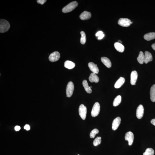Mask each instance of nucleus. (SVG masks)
<instances>
[{"instance_id": "7c9ffc66", "label": "nucleus", "mask_w": 155, "mask_h": 155, "mask_svg": "<svg viewBox=\"0 0 155 155\" xmlns=\"http://www.w3.org/2000/svg\"><path fill=\"white\" fill-rule=\"evenodd\" d=\"M24 128L26 130L28 131L30 130V127L29 125H25L24 127Z\"/></svg>"}, {"instance_id": "1a4fd4ad", "label": "nucleus", "mask_w": 155, "mask_h": 155, "mask_svg": "<svg viewBox=\"0 0 155 155\" xmlns=\"http://www.w3.org/2000/svg\"><path fill=\"white\" fill-rule=\"evenodd\" d=\"M144 114V108L143 105H140L136 110V116L138 119H141L143 117Z\"/></svg>"}, {"instance_id": "f3484780", "label": "nucleus", "mask_w": 155, "mask_h": 155, "mask_svg": "<svg viewBox=\"0 0 155 155\" xmlns=\"http://www.w3.org/2000/svg\"><path fill=\"white\" fill-rule=\"evenodd\" d=\"M89 80L91 82L97 83L99 82V78L96 74L92 73L90 75L89 78Z\"/></svg>"}, {"instance_id": "9b49d317", "label": "nucleus", "mask_w": 155, "mask_h": 155, "mask_svg": "<svg viewBox=\"0 0 155 155\" xmlns=\"http://www.w3.org/2000/svg\"><path fill=\"white\" fill-rule=\"evenodd\" d=\"M121 119L119 117H117L114 119L112 124V129L116 130L118 128L121 123Z\"/></svg>"}, {"instance_id": "a211bd4d", "label": "nucleus", "mask_w": 155, "mask_h": 155, "mask_svg": "<svg viewBox=\"0 0 155 155\" xmlns=\"http://www.w3.org/2000/svg\"><path fill=\"white\" fill-rule=\"evenodd\" d=\"M115 48L120 52H123L124 50V47L122 44L118 42H116L114 44Z\"/></svg>"}, {"instance_id": "72a5a7b5", "label": "nucleus", "mask_w": 155, "mask_h": 155, "mask_svg": "<svg viewBox=\"0 0 155 155\" xmlns=\"http://www.w3.org/2000/svg\"><path fill=\"white\" fill-rule=\"evenodd\" d=\"M151 122L152 124L154 125L155 126V119L151 120Z\"/></svg>"}, {"instance_id": "a878e982", "label": "nucleus", "mask_w": 155, "mask_h": 155, "mask_svg": "<svg viewBox=\"0 0 155 155\" xmlns=\"http://www.w3.org/2000/svg\"><path fill=\"white\" fill-rule=\"evenodd\" d=\"M154 151L152 148H148L146 150L145 152L143 154V155H154Z\"/></svg>"}, {"instance_id": "393cba45", "label": "nucleus", "mask_w": 155, "mask_h": 155, "mask_svg": "<svg viewBox=\"0 0 155 155\" xmlns=\"http://www.w3.org/2000/svg\"><path fill=\"white\" fill-rule=\"evenodd\" d=\"M81 38L80 39V42L81 44H84L86 41V37L85 33L84 31H82L80 32Z\"/></svg>"}, {"instance_id": "6e6552de", "label": "nucleus", "mask_w": 155, "mask_h": 155, "mask_svg": "<svg viewBox=\"0 0 155 155\" xmlns=\"http://www.w3.org/2000/svg\"><path fill=\"white\" fill-rule=\"evenodd\" d=\"M125 140L128 141V145L131 146L133 143L134 139V134L132 132L129 131L127 132L125 134Z\"/></svg>"}, {"instance_id": "f704fd0d", "label": "nucleus", "mask_w": 155, "mask_h": 155, "mask_svg": "<svg viewBox=\"0 0 155 155\" xmlns=\"http://www.w3.org/2000/svg\"><path fill=\"white\" fill-rule=\"evenodd\" d=\"M152 48L155 50V43L153 44L152 45Z\"/></svg>"}, {"instance_id": "aec40b11", "label": "nucleus", "mask_w": 155, "mask_h": 155, "mask_svg": "<svg viewBox=\"0 0 155 155\" xmlns=\"http://www.w3.org/2000/svg\"><path fill=\"white\" fill-rule=\"evenodd\" d=\"M144 38L146 40L149 41L155 38V33L151 32L148 33L144 35Z\"/></svg>"}, {"instance_id": "cd10ccee", "label": "nucleus", "mask_w": 155, "mask_h": 155, "mask_svg": "<svg viewBox=\"0 0 155 155\" xmlns=\"http://www.w3.org/2000/svg\"><path fill=\"white\" fill-rule=\"evenodd\" d=\"M101 137H97L95 138L93 142V145L95 146H97L100 144L101 143Z\"/></svg>"}, {"instance_id": "4c0bfd02", "label": "nucleus", "mask_w": 155, "mask_h": 155, "mask_svg": "<svg viewBox=\"0 0 155 155\" xmlns=\"http://www.w3.org/2000/svg\"><path fill=\"white\" fill-rule=\"evenodd\" d=\"M78 155H79V154H78Z\"/></svg>"}, {"instance_id": "e433bc0d", "label": "nucleus", "mask_w": 155, "mask_h": 155, "mask_svg": "<svg viewBox=\"0 0 155 155\" xmlns=\"http://www.w3.org/2000/svg\"><path fill=\"white\" fill-rule=\"evenodd\" d=\"M90 88H92V87L91 86H90Z\"/></svg>"}, {"instance_id": "0eeeda50", "label": "nucleus", "mask_w": 155, "mask_h": 155, "mask_svg": "<svg viewBox=\"0 0 155 155\" xmlns=\"http://www.w3.org/2000/svg\"><path fill=\"white\" fill-rule=\"evenodd\" d=\"M60 54L58 51H55L49 55V60L51 62H55L58 61L60 58Z\"/></svg>"}, {"instance_id": "4be33fe9", "label": "nucleus", "mask_w": 155, "mask_h": 155, "mask_svg": "<svg viewBox=\"0 0 155 155\" xmlns=\"http://www.w3.org/2000/svg\"><path fill=\"white\" fill-rule=\"evenodd\" d=\"M82 84L87 93L89 94L92 93V90L90 87L88 86L87 81L86 80L83 81Z\"/></svg>"}, {"instance_id": "c9c22d12", "label": "nucleus", "mask_w": 155, "mask_h": 155, "mask_svg": "<svg viewBox=\"0 0 155 155\" xmlns=\"http://www.w3.org/2000/svg\"><path fill=\"white\" fill-rule=\"evenodd\" d=\"M118 43H121H121H122L121 41V40H118Z\"/></svg>"}, {"instance_id": "20e7f679", "label": "nucleus", "mask_w": 155, "mask_h": 155, "mask_svg": "<svg viewBox=\"0 0 155 155\" xmlns=\"http://www.w3.org/2000/svg\"><path fill=\"white\" fill-rule=\"evenodd\" d=\"M74 89V85L73 83L71 82H69L68 83L66 89V95L67 97H70L72 95Z\"/></svg>"}, {"instance_id": "f8f14e48", "label": "nucleus", "mask_w": 155, "mask_h": 155, "mask_svg": "<svg viewBox=\"0 0 155 155\" xmlns=\"http://www.w3.org/2000/svg\"><path fill=\"white\" fill-rule=\"evenodd\" d=\"M88 66L89 68L90 71L93 72V73L96 74H98L99 72V69L97 67V64H95L93 62H89L88 64Z\"/></svg>"}, {"instance_id": "2eb2a0df", "label": "nucleus", "mask_w": 155, "mask_h": 155, "mask_svg": "<svg viewBox=\"0 0 155 155\" xmlns=\"http://www.w3.org/2000/svg\"><path fill=\"white\" fill-rule=\"evenodd\" d=\"M152 60L153 57L152 54L149 52L146 51L145 53V60L144 62L147 64Z\"/></svg>"}, {"instance_id": "412c9836", "label": "nucleus", "mask_w": 155, "mask_h": 155, "mask_svg": "<svg viewBox=\"0 0 155 155\" xmlns=\"http://www.w3.org/2000/svg\"><path fill=\"white\" fill-rule=\"evenodd\" d=\"M150 99L153 102H155V84L151 87L150 91Z\"/></svg>"}, {"instance_id": "bb28decb", "label": "nucleus", "mask_w": 155, "mask_h": 155, "mask_svg": "<svg viewBox=\"0 0 155 155\" xmlns=\"http://www.w3.org/2000/svg\"><path fill=\"white\" fill-rule=\"evenodd\" d=\"M99 131L97 129H94L92 130L90 132V138H94L97 134H98Z\"/></svg>"}, {"instance_id": "dca6fc26", "label": "nucleus", "mask_w": 155, "mask_h": 155, "mask_svg": "<svg viewBox=\"0 0 155 155\" xmlns=\"http://www.w3.org/2000/svg\"><path fill=\"white\" fill-rule=\"evenodd\" d=\"M101 60L103 63L108 68H110L112 66V63L109 59L106 57H102Z\"/></svg>"}, {"instance_id": "4468645a", "label": "nucleus", "mask_w": 155, "mask_h": 155, "mask_svg": "<svg viewBox=\"0 0 155 155\" xmlns=\"http://www.w3.org/2000/svg\"><path fill=\"white\" fill-rule=\"evenodd\" d=\"M125 79L124 78L120 77L118 79L114 85V87L116 88H118L121 87L124 84Z\"/></svg>"}, {"instance_id": "b1692460", "label": "nucleus", "mask_w": 155, "mask_h": 155, "mask_svg": "<svg viewBox=\"0 0 155 155\" xmlns=\"http://www.w3.org/2000/svg\"><path fill=\"white\" fill-rule=\"evenodd\" d=\"M121 97L120 95H118L114 99L113 103V105L114 107L118 106L121 103Z\"/></svg>"}, {"instance_id": "9d476101", "label": "nucleus", "mask_w": 155, "mask_h": 155, "mask_svg": "<svg viewBox=\"0 0 155 155\" xmlns=\"http://www.w3.org/2000/svg\"><path fill=\"white\" fill-rule=\"evenodd\" d=\"M138 77V75L137 72L134 71L132 72L130 75V83L132 85H135Z\"/></svg>"}, {"instance_id": "7ed1b4c3", "label": "nucleus", "mask_w": 155, "mask_h": 155, "mask_svg": "<svg viewBox=\"0 0 155 155\" xmlns=\"http://www.w3.org/2000/svg\"><path fill=\"white\" fill-rule=\"evenodd\" d=\"M100 106L98 102H96L93 105L91 112V115L93 117H96L99 113Z\"/></svg>"}, {"instance_id": "ddd939ff", "label": "nucleus", "mask_w": 155, "mask_h": 155, "mask_svg": "<svg viewBox=\"0 0 155 155\" xmlns=\"http://www.w3.org/2000/svg\"><path fill=\"white\" fill-rule=\"evenodd\" d=\"M91 14L90 12L84 11L81 14L80 19L82 20H85L90 19L91 17Z\"/></svg>"}, {"instance_id": "39448f33", "label": "nucleus", "mask_w": 155, "mask_h": 155, "mask_svg": "<svg viewBox=\"0 0 155 155\" xmlns=\"http://www.w3.org/2000/svg\"><path fill=\"white\" fill-rule=\"evenodd\" d=\"M132 23L130 20L127 18H121L118 22V25L123 27H129Z\"/></svg>"}, {"instance_id": "f03ea898", "label": "nucleus", "mask_w": 155, "mask_h": 155, "mask_svg": "<svg viewBox=\"0 0 155 155\" xmlns=\"http://www.w3.org/2000/svg\"><path fill=\"white\" fill-rule=\"evenodd\" d=\"M78 3L77 1L72 2L64 7L62 9V12L64 13H67L72 11L76 8Z\"/></svg>"}, {"instance_id": "c85d7f7f", "label": "nucleus", "mask_w": 155, "mask_h": 155, "mask_svg": "<svg viewBox=\"0 0 155 155\" xmlns=\"http://www.w3.org/2000/svg\"><path fill=\"white\" fill-rule=\"evenodd\" d=\"M46 1L47 0H38L37 1L39 4H40L41 5H43Z\"/></svg>"}, {"instance_id": "2f4dec72", "label": "nucleus", "mask_w": 155, "mask_h": 155, "mask_svg": "<svg viewBox=\"0 0 155 155\" xmlns=\"http://www.w3.org/2000/svg\"><path fill=\"white\" fill-rule=\"evenodd\" d=\"M20 129H21V127L19 126H16L14 128L15 130L16 131H19Z\"/></svg>"}, {"instance_id": "c756f323", "label": "nucleus", "mask_w": 155, "mask_h": 155, "mask_svg": "<svg viewBox=\"0 0 155 155\" xmlns=\"http://www.w3.org/2000/svg\"><path fill=\"white\" fill-rule=\"evenodd\" d=\"M103 34V32L102 31H98V32H97V34H96V37H99L101 35H102Z\"/></svg>"}, {"instance_id": "6ab92c4d", "label": "nucleus", "mask_w": 155, "mask_h": 155, "mask_svg": "<svg viewBox=\"0 0 155 155\" xmlns=\"http://www.w3.org/2000/svg\"><path fill=\"white\" fill-rule=\"evenodd\" d=\"M64 67L69 69H72L75 67V64L74 63L71 61L67 60L65 62Z\"/></svg>"}, {"instance_id": "423d86ee", "label": "nucleus", "mask_w": 155, "mask_h": 155, "mask_svg": "<svg viewBox=\"0 0 155 155\" xmlns=\"http://www.w3.org/2000/svg\"><path fill=\"white\" fill-rule=\"evenodd\" d=\"M79 113L83 120L85 119L87 114V108L84 105L81 104L79 108Z\"/></svg>"}, {"instance_id": "f257e3e1", "label": "nucleus", "mask_w": 155, "mask_h": 155, "mask_svg": "<svg viewBox=\"0 0 155 155\" xmlns=\"http://www.w3.org/2000/svg\"><path fill=\"white\" fill-rule=\"evenodd\" d=\"M10 27V24L7 20L3 19L0 20V33H2L7 32Z\"/></svg>"}, {"instance_id": "5701e85b", "label": "nucleus", "mask_w": 155, "mask_h": 155, "mask_svg": "<svg viewBox=\"0 0 155 155\" xmlns=\"http://www.w3.org/2000/svg\"><path fill=\"white\" fill-rule=\"evenodd\" d=\"M138 61L140 64H143L144 62L145 54L142 51H140L137 58Z\"/></svg>"}, {"instance_id": "473e14b6", "label": "nucleus", "mask_w": 155, "mask_h": 155, "mask_svg": "<svg viewBox=\"0 0 155 155\" xmlns=\"http://www.w3.org/2000/svg\"><path fill=\"white\" fill-rule=\"evenodd\" d=\"M104 36L105 35L104 34H103L101 35L100 36L98 37V39L99 40H101L103 38V37H104Z\"/></svg>"}]
</instances>
